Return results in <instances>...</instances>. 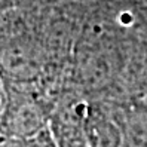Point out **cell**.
<instances>
[{"label":"cell","instance_id":"7a4b0ae2","mask_svg":"<svg viewBox=\"0 0 147 147\" xmlns=\"http://www.w3.org/2000/svg\"><path fill=\"white\" fill-rule=\"evenodd\" d=\"M82 147H123L122 131L109 101H91L83 120Z\"/></svg>","mask_w":147,"mask_h":147},{"label":"cell","instance_id":"8992f818","mask_svg":"<svg viewBox=\"0 0 147 147\" xmlns=\"http://www.w3.org/2000/svg\"><path fill=\"white\" fill-rule=\"evenodd\" d=\"M51 140L49 128L45 132H42L33 140H11V138H2L0 137V147H48Z\"/></svg>","mask_w":147,"mask_h":147},{"label":"cell","instance_id":"5b68a950","mask_svg":"<svg viewBox=\"0 0 147 147\" xmlns=\"http://www.w3.org/2000/svg\"><path fill=\"white\" fill-rule=\"evenodd\" d=\"M110 6L123 11L131 18L147 30V0H101Z\"/></svg>","mask_w":147,"mask_h":147},{"label":"cell","instance_id":"52a82bcc","mask_svg":"<svg viewBox=\"0 0 147 147\" xmlns=\"http://www.w3.org/2000/svg\"><path fill=\"white\" fill-rule=\"evenodd\" d=\"M6 101H7V82L3 77V74L0 73V117L5 111Z\"/></svg>","mask_w":147,"mask_h":147},{"label":"cell","instance_id":"3957f363","mask_svg":"<svg viewBox=\"0 0 147 147\" xmlns=\"http://www.w3.org/2000/svg\"><path fill=\"white\" fill-rule=\"evenodd\" d=\"M109 102L122 131L123 147H147V101L129 97Z\"/></svg>","mask_w":147,"mask_h":147},{"label":"cell","instance_id":"6da1fadb","mask_svg":"<svg viewBox=\"0 0 147 147\" xmlns=\"http://www.w3.org/2000/svg\"><path fill=\"white\" fill-rule=\"evenodd\" d=\"M61 89L48 83H7V101L0 117V137L25 141L45 132Z\"/></svg>","mask_w":147,"mask_h":147},{"label":"cell","instance_id":"277c9868","mask_svg":"<svg viewBox=\"0 0 147 147\" xmlns=\"http://www.w3.org/2000/svg\"><path fill=\"white\" fill-rule=\"evenodd\" d=\"M129 94L131 97L147 101V31L137 43L131 61L129 73Z\"/></svg>","mask_w":147,"mask_h":147}]
</instances>
